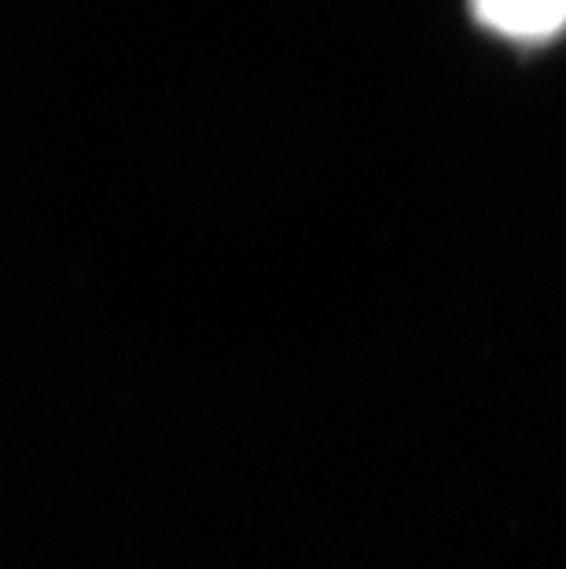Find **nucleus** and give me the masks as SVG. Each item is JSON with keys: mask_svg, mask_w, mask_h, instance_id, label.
<instances>
[{"mask_svg": "<svg viewBox=\"0 0 566 569\" xmlns=\"http://www.w3.org/2000/svg\"><path fill=\"white\" fill-rule=\"evenodd\" d=\"M475 11L512 41H548L566 27V0H475Z\"/></svg>", "mask_w": 566, "mask_h": 569, "instance_id": "obj_1", "label": "nucleus"}]
</instances>
